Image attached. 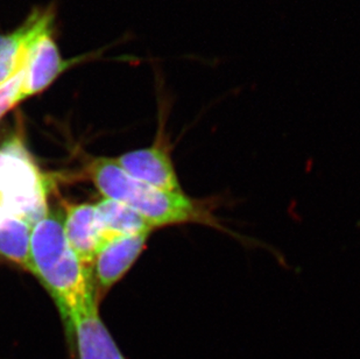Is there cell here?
<instances>
[{
  "label": "cell",
  "instance_id": "6da1fadb",
  "mask_svg": "<svg viewBox=\"0 0 360 359\" xmlns=\"http://www.w3.org/2000/svg\"><path fill=\"white\" fill-rule=\"evenodd\" d=\"M89 173L104 199L136 211L152 229L198 224L230 234L216 215L214 199H195L184 191H167L129 177L112 158H97Z\"/></svg>",
  "mask_w": 360,
  "mask_h": 359
},
{
  "label": "cell",
  "instance_id": "30bf717a",
  "mask_svg": "<svg viewBox=\"0 0 360 359\" xmlns=\"http://www.w3.org/2000/svg\"><path fill=\"white\" fill-rule=\"evenodd\" d=\"M33 225L20 217L6 214L0 220V256L31 272Z\"/></svg>",
  "mask_w": 360,
  "mask_h": 359
},
{
  "label": "cell",
  "instance_id": "3957f363",
  "mask_svg": "<svg viewBox=\"0 0 360 359\" xmlns=\"http://www.w3.org/2000/svg\"><path fill=\"white\" fill-rule=\"evenodd\" d=\"M48 182L19 138L0 146V208L34 227L48 213Z\"/></svg>",
  "mask_w": 360,
  "mask_h": 359
},
{
  "label": "cell",
  "instance_id": "7c38bea8",
  "mask_svg": "<svg viewBox=\"0 0 360 359\" xmlns=\"http://www.w3.org/2000/svg\"><path fill=\"white\" fill-rule=\"evenodd\" d=\"M7 213H5V211H4L3 208H0V220H3V217L5 216V215Z\"/></svg>",
  "mask_w": 360,
  "mask_h": 359
},
{
  "label": "cell",
  "instance_id": "9c48e42d",
  "mask_svg": "<svg viewBox=\"0 0 360 359\" xmlns=\"http://www.w3.org/2000/svg\"><path fill=\"white\" fill-rule=\"evenodd\" d=\"M47 14L48 11H37L15 31L0 33V84L20 72L28 44Z\"/></svg>",
  "mask_w": 360,
  "mask_h": 359
},
{
  "label": "cell",
  "instance_id": "8992f818",
  "mask_svg": "<svg viewBox=\"0 0 360 359\" xmlns=\"http://www.w3.org/2000/svg\"><path fill=\"white\" fill-rule=\"evenodd\" d=\"M72 359H127L99 315L97 302L65 325Z\"/></svg>",
  "mask_w": 360,
  "mask_h": 359
},
{
  "label": "cell",
  "instance_id": "8fae6325",
  "mask_svg": "<svg viewBox=\"0 0 360 359\" xmlns=\"http://www.w3.org/2000/svg\"><path fill=\"white\" fill-rule=\"evenodd\" d=\"M95 206L106 239L113 236H131L153 231L143 217L118 201L104 199Z\"/></svg>",
  "mask_w": 360,
  "mask_h": 359
},
{
  "label": "cell",
  "instance_id": "52a82bcc",
  "mask_svg": "<svg viewBox=\"0 0 360 359\" xmlns=\"http://www.w3.org/2000/svg\"><path fill=\"white\" fill-rule=\"evenodd\" d=\"M150 234L113 236L104 241L94 263L96 279L103 289L112 287L132 267L146 248Z\"/></svg>",
  "mask_w": 360,
  "mask_h": 359
},
{
  "label": "cell",
  "instance_id": "5b68a950",
  "mask_svg": "<svg viewBox=\"0 0 360 359\" xmlns=\"http://www.w3.org/2000/svg\"><path fill=\"white\" fill-rule=\"evenodd\" d=\"M161 126L155 143L117 158L122 170L129 177L167 191H184L170 154L169 141Z\"/></svg>",
  "mask_w": 360,
  "mask_h": 359
},
{
  "label": "cell",
  "instance_id": "277c9868",
  "mask_svg": "<svg viewBox=\"0 0 360 359\" xmlns=\"http://www.w3.org/2000/svg\"><path fill=\"white\" fill-rule=\"evenodd\" d=\"M54 14L47 15L28 44L20 70L24 99L38 95L49 88L75 61L65 60L55 41Z\"/></svg>",
  "mask_w": 360,
  "mask_h": 359
},
{
  "label": "cell",
  "instance_id": "4fadbf2b",
  "mask_svg": "<svg viewBox=\"0 0 360 359\" xmlns=\"http://www.w3.org/2000/svg\"><path fill=\"white\" fill-rule=\"evenodd\" d=\"M0 118H1V117H0Z\"/></svg>",
  "mask_w": 360,
  "mask_h": 359
},
{
  "label": "cell",
  "instance_id": "ba28073f",
  "mask_svg": "<svg viewBox=\"0 0 360 359\" xmlns=\"http://www.w3.org/2000/svg\"><path fill=\"white\" fill-rule=\"evenodd\" d=\"M63 229L69 245L88 270L95 263L99 248L106 241L95 204H72L63 216Z\"/></svg>",
  "mask_w": 360,
  "mask_h": 359
},
{
  "label": "cell",
  "instance_id": "7a4b0ae2",
  "mask_svg": "<svg viewBox=\"0 0 360 359\" xmlns=\"http://www.w3.org/2000/svg\"><path fill=\"white\" fill-rule=\"evenodd\" d=\"M31 273L42 282L61 313L63 325L96 301L90 270L69 245L63 215L48 210L34 224L31 239Z\"/></svg>",
  "mask_w": 360,
  "mask_h": 359
}]
</instances>
